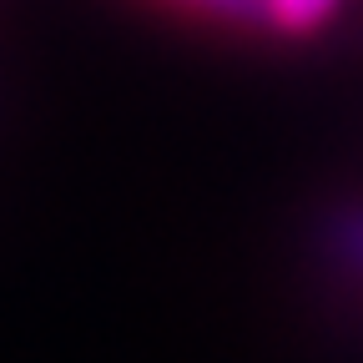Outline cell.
I'll return each instance as SVG.
<instances>
[{"mask_svg": "<svg viewBox=\"0 0 363 363\" xmlns=\"http://www.w3.org/2000/svg\"><path fill=\"white\" fill-rule=\"evenodd\" d=\"M328 252L363 278V207H348L328 222Z\"/></svg>", "mask_w": 363, "mask_h": 363, "instance_id": "obj_3", "label": "cell"}, {"mask_svg": "<svg viewBox=\"0 0 363 363\" xmlns=\"http://www.w3.org/2000/svg\"><path fill=\"white\" fill-rule=\"evenodd\" d=\"M152 6H162L172 16H187L197 26H212V30L252 35V0H152Z\"/></svg>", "mask_w": 363, "mask_h": 363, "instance_id": "obj_2", "label": "cell"}, {"mask_svg": "<svg viewBox=\"0 0 363 363\" xmlns=\"http://www.w3.org/2000/svg\"><path fill=\"white\" fill-rule=\"evenodd\" d=\"M353 0H252V35L267 40H318Z\"/></svg>", "mask_w": 363, "mask_h": 363, "instance_id": "obj_1", "label": "cell"}]
</instances>
